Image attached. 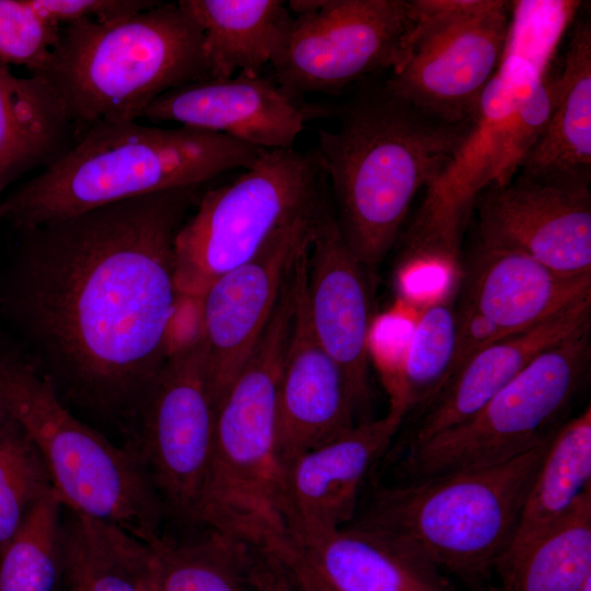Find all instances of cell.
I'll use <instances>...</instances> for the list:
<instances>
[{"mask_svg": "<svg viewBox=\"0 0 591 591\" xmlns=\"http://www.w3.org/2000/svg\"><path fill=\"white\" fill-rule=\"evenodd\" d=\"M200 187L109 204L20 232L0 308L30 363L76 399L137 415L166 362L176 234Z\"/></svg>", "mask_w": 591, "mask_h": 591, "instance_id": "cell-1", "label": "cell"}, {"mask_svg": "<svg viewBox=\"0 0 591 591\" xmlns=\"http://www.w3.org/2000/svg\"><path fill=\"white\" fill-rule=\"evenodd\" d=\"M337 116L336 130H317L315 153L345 243L372 276L398 239L416 194L442 172L471 119H437L383 83L361 90Z\"/></svg>", "mask_w": 591, "mask_h": 591, "instance_id": "cell-2", "label": "cell"}, {"mask_svg": "<svg viewBox=\"0 0 591 591\" xmlns=\"http://www.w3.org/2000/svg\"><path fill=\"white\" fill-rule=\"evenodd\" d=\"M263 151L187 126L97 124L0 201V220L22 232L109 204L200 187L228 171L250 167Z\"/></svg>", "mask_w": 591, "mask_h": 591, "instance_id": "cell-3", "label": "cell"}, {"mask_svg": "<svg viewBox=\"0 0 591 591\" xmlns=\"http://www.w3.org/2000/svg\"><path fill=\"white\" fill-rule=\"evenodd\" d=\"M556 431L491 466L372 483L346 526L395 542L463 579L483 576L509 548Z\"/></svg>", "mask_w": 591, "mask_h": 591, "instance_id": "cell-4", "label": "cell"}, {"mask_svg": "<svg viewBox=\"0 0 591 591\" xmlns=\"http://www.w3.org/2000/svg\"><path fill=\"white\" fill-rule=\"evenodd\" d=\"M44 77L79 135L138 120L159 96L211 78L204 37L178 2L112 21L60 28Z\"/></svg>", "mask_w": 591, "mask_h": 591, "instance_id": "cell-5", "label": "cell"}, {"mask_svg": "<svg viewBox=\"0 0 591 591\" xmlns=\"http://www.w3.org/2000/svg\"><path fill=\"white\" fill-rule=\"evenodd\" d=\"M292 313L289 303H278L217 407L198 510L199 526L274 556L291 546L277 406Z\"/></svg>", "mask_w": 591, "mask_h": 591, "instance_id": "cell-6", "label": "cell"}, {"mask_svg": "<svg viewBox=\"0 0 591 591\" xmlns=\"http://www.w3.org/2000/svg\"><path fill=\"white\" fill-rule=\"evenodd\" d=\"M522 55L505 51L451 159L426 187L405 235L407 265L455 266L461 235L477 197L518 174L541 135L555 95L554 80Z\"/></svg>", "mask_w": 591, "mask_h": 591, "instance_id": "cell-7", "label": "cell"}, {"mask_svg": "<svg viewBox=\"0 0 591 591\" xmlns=\"http://www.w3.org/2000/svg\"><path fill=\"white\" fill-rule=\"evenodd\" d=\"M0 395L40 453L65 509L149 545L162 538L163 506L130 447H116L74 417L51 383L20 358L0 357Z\"/></svg>", "mask_w": 591, "mask_h": 591, "instance_id": "cell-8", "label": "cell"}, {"mask_svg": "<svg viewBox=\"0 0 591 591\" xmlns=\"http://www.w3.org/2000/svg\"><path fill=\"white\" fill-rule=\"evenodd\" d=\"M328 187L316 153L264 150L231 182L200 195L174 243L177 293L201 298L221 275L250 260Z\"/></svg>", "mask_w": 591, "mask_h": 591, "instance_id": "cell-9", "label": "cell"}, {"mask_svg": "<svg viewBox=\"0 0 591 591\" xmlns=\"http://www.w3.org/2000/svg\"><path fill=\"white\" fill-rule=\"evenodd\" d=\"M590 356V328L545 350L468 418L399 449L397 482L487 467L533 448L564 424Z\"/></svg>", "mask_w": 591, "mask_h": 591, "instance_id": "cell-10", "label": "cell"}, {"mask_svg": "<svg viewBox=\"0 0 591 591\" xmlns=\"http://www.w3.org/2000/svg\"><path fill=\"white\" fill-rule=\"evenodd\" d=\"M410 2L413 23L403 57L383 84L437 119L465 123L502 61L511 2Z\"/></svg>", "mask_w": 591, "mask_h": 591, "instance_id": "cell-11", "label": "cell"}, {"mask_svg": "<svg viewBox=\"0 0 591 591\" xmlns=\"http://www.w3.org/2000/svg\"><path fill=\"white\" fill-rule=\"evenodd\" d=\"M288 8L292 18L270 66L296 101L392 71L413 23L410 0H304Z\"/></svg>", "mask_w": 591, "mask_h": 591, "instance_id": "cell-12", "label": "cell"}, {"mask_svg": "<svg viewBox=\"0 0 591 591\" xmlns=\"http://www.w3.org/2000/svg\"><path fill=\"white\" fill-rule=\"evenodd\" d=\"M130 448L141 460L165 517L198 525L216 408L202 341L166 359L138 413Z\"/></svg>", "mask_w": 591, "mask_h": 591, "instance_id": "cell-13", "label": "cell"}, {"mask_svg": "<svg viewBox=\"0 0 591 591\" xmlns=\"http://www.w3.org/2000/svg\"><path fill=\"white\" fill-rule=\"evenodd\" d=\"M324 194L280 227L250 260L217 278L201 297L202 344L216 410L267 327L297 258L309 246Z\"/></svg>", "mask_w": 591, "mask_h": 591, "instance_id": "cell-14", "label": "cell"}, {"mask_svg": "<svg viewBox=\"0 0 591 591\" xmlns=\"http://www.w3.org/2000/svg\"><path fill=\"white\" fill-rule=\"evenodd\" d=\"M328 189L314 218L306 255V304L314 334L340 369L358 422L371 416L370 274L340 233Z\"/></svg>", "mask_w": 591, "mask_h": 591, "instance_id": "cell-15", "label": "cell"}, {"mask_svg": "<svg viewBox=\"0 0 591 591\" xmlns=\"http://www.w3.org/2000/svg\"><path fill=\"white\" fill-rule=\"evenodd\" d=\"M408 414L404 401L391 399L384 416L356 424L287 466L291 546L350 523L368 482Z\"/></svg>", "mask_w": 591, "mask_h": 591, "instance_id": "cell-16", "label": "cell"}, {"mask_svg": "<svg viewBox=\"0 0 591 591\" xmlns=\"http://www.w3.org/2000/svg\"><path fill=\"white\" fill-rule=\"evenodd\" d=\"M479 243L569 276L591 274V192L522 175L477 197Z\"/></svg>", "mask_w": 591, "mask_h": 591, "instance_id": "cell-17", "label": "cell"}, {"mask_svg": "<svg viewBox=\"0 0 591 591\" xmlns=\"http://www.w3.org/2000/svg\"><path fill=\"white\" fill-rule=\"evenodd\" d=\"M308 248L293 266L294 308L278 393L277 442L285 468L358 424L343 373L317 340L310 321Z\"/></svg>", "mask_w": 591, "mask_h": 591, "instance_id": "cell-18", "label": "cell"}, {"mask_svg": "<svg viewBox=\"0 0 591 591\" xmlns=\"http://www.w3.org/2000/svg\"><path fill=\"white\" fill-rule=\"evenodd\" d=\"M143 117L228 136L263 150L293 149L306 111L266 77L237 74L167 91Z\"/></svg>", "mask_w": 591, "mask_h": 591, "instance_id": "cell-19", "label": "cell"}, {"mask_svg": "<svg viewBox=\"0 0 591 591\" xmlns=\"http://www.w3.org/2000/svg\"><path fill=\"white\" fill-rule=\"evenodd\" d=\"M591 297L552 318L518 334L502 337L479 350L421 408L404 443H419L477 412L538 355L590 328Z\"/></svg>", "mask_w": 591, "mask_h": 591, "instance_id": "cell-20", "label": "cell"}, {"mask_svg": "<svg viewBox=\"0 0 591 591\" xmlns=\"http://www.w3.org/2000/svg\"><path fill=\"white\" fill-rule=\"evenodd\" d=\"M591 297V274L569 276L514 251L478 243L463 301L505 337L530 329Z\"/></svg>", "mask_w": 591, "mask_h": 591, "instance_id": "cell-21", "label": "cell"}, {"mask_svg": "<svg viewBox=\"0 0 591 591\" xmlns=\"http://www.w3.org/2000/svg\"><path fill=\"white\" fill-rule=\"evenodd\" d=\"M519 175L569 188L591 181V24L573 26L547 121Z\"/></svg>", "mask_w": 591, "mask_h": 591, "instance_id": "cell-22", "label": "cell"}, {"mask_svg": "<svg viewBox=\"0 0 591 591\" xmlns=\"http://www.w3.org/2000/svg\"><path fill=\"white\" fill-rule=\"evenodd\" d=\"M289 551L335 591H449L438 568L420 555L351 526L305 540Z\"/></svg>", "mask_w": 591, "mask_h": 591, "instance_id": "cell-23", "label": "cell"}, {"mask_svg": "<svg viewBox=\"0 0 591 591\" xmlns=\"http://www.w3.org/2000/svg\"><path fill=\"white\" fill-rule=\"evenodd\" d=\"M79 132L44 77H18L0 63V192L54 163Z\"/></svg>", "mask_w": 591, "mask_h": 591, "instance_id": "cell-24", "label": "cell"}, {"mask_svg": "<svg viewBox=\"0 0 591 591\" xmlns=\"http://www.w3.org/2000/svg\"><path fill=\"white\" fill-rule=\"evenodd\" d=\"M204 37L212 79L262 76L292 18L280 0H179Z\"/></svg>", "mask_w": 591, "mask_h": 591, "instance_id": "cell-25", "label": "cell"}, {"mask_svg": "<svg viewBox=\"0 0 591 591\" xmlns=\"http://www.w3.org/2000/svg\"><path fill=\"white\" fill-rule=\"evenodd\" d=\"M589 488L590 405L556 431L528 491L513 540L500 560L518 554L542 535L563 518Z\"/></svg>", "mask_w": 591, "mask_h": 591, "instance_id": "cell-26", "label": "cell"}, {"mask_svg": "<svg viewBox=\"0 0 591 591\" xmlns=\"http://www.w3.org/2000/svg\"><path fill=\"white\" fill-rule=\"evenodd\" d=\"M495 568L503 591H580L591 579V488L554 525Z\"/></svg>", "mask_w": 591, "mask_h": 591, "instance_id": "cell-27", "label": "cell"}, {"mask_svg": "<svg viewBox=\"0 0 591 591\" xmlns=\"http://www.w3.org/2000/svg\"><path fill=\"white\" fill-rule=\"evenodd\" d=\"M151 545L107 522L69 511L61 591H139Z\"/></svg>", "mask_w": 591, "mask_h": 591, "instance_id": "cell-28", "label": "cell"}, {"mask_svg": "<svg viewBox=\"0 0 591 591\" xmlns=\"http://www.w3.org/2000/svg\"><path fill=\"white\" fill-rule=\"evenodd\" d=\"M161 591H257L250 576V547L216 531L151 545Z\"/></svg>", "mask_w": 591, "mask_h": 591, "instance_id": "cell-29", "label": "cell"}, {"mask_svg": "<svg viewBox=\"0 0 591 591\" xmlns=\"http://www.w3.org/2000/svg\"><path fill=\"white\" fill-rule=\"evenodd\" d=\"M63 506L51 489L0 552V591H61Z\"/></svg>", "mask_w": 591, "mask_h": 591, "instance_id": "cell-30", "label": "cell"}, {"mask_svg": "<svg viewBox=\"0 0 591 591\" xmlns=\"http://www.w3.org/2000/svg\"><path fill=\"white\" fill-rule=\"evenodd\" d=\"M457 314L449 301L427 306L416 321L391 398H402L409 413L425 407L442 389L452 363Z\"/></svg>", "mask_w": 591, "mask_h": 591, "instance_id": "cell-31", "label": "cell"}, {"mask_svg": "<svg viewBox=\"0 0 591 591\" xmlns=\"http://www.w3.org/2000/svg\"><path fill=\"white\" fill-rule=\"evenodd\" d=\"M53 488L37 448L11 416L0 429V552Z\"/></svg>", "mask_w": 591, "mask_h": 591, "instance_id": "cell-32", "label": "cell"}, {"mask_svg": "<svg viewBox=\"0 0 591 591\" xmlns=\"http://www.w3.org/2000/svg\"><path fill=\"white\" fill-rule=\"evenodd\" d=\"M60 28L30 0H0V63L40 74L57 46Z\"/></svg>", "mask_w": 591, "mask_h": 591, "instance_id": "cell-33", "label": "cell"}, {"mask_svg": "<svg viewBox=\"0 0 591 591\" xmlns=\"http://www.w3.org/2000/svg\"><path fill=\"white\" fill-rule=\"evenodd\" d=\"M32 7L44 18L59 26L92 20L101 23L120 20L159 1L151 0H30Z\"/></svg>", "mask_w": 591, "mask_h": 591, "instance_id": "cell-34", "label": "cell"}, {"mask_svg": "<svg viewBox=\"0 0 591 591\" xmlns=\"http://www.w3.org/2000/svg\"><path fill=\"white\" fill-rule=\"evenodd\" d=\"M456 314L457 335L455 350L444 385L479 350L505 337L488 320L464 302L461 303Z\"/></svg>", "mask_w": 591, "mask_h": 591, "instance_id": "cell-35", "label": "cell"}, {"mask_svg": "<svg viewBox=\"0 0 591 591\" xmlns=\"http://www.w3.org/2000/svg\"><path fill=\"white\" fill-rule=\"evenodd\" d=\"M250 576L257 591H296L281 563L266 552L250 548Z\"/></svg>", "mask_w": 591, "mask_h": 591, "instance_id": "cell-36", "label": "cell"}, {"mask_svg": "<svg viewBox=\"0 0 591 591\" xmlns=\"http://www.w3.org/2000/svg\"><path fill=\"white\" fill-rule=\"evenodd\" d=\"M283 566L296 591H335L327 586L296 553L275 556Z\"/></svg>", "mask_w": 591, "mask_h": 591, "instance_id": "cell-37", "label": "cell"}, {"mask_svg": "<svg viewBox=\"0 0 591 591\" xmlns=\"http://www.w3.org/2000/svg\"><path fill=\"white\" fill-rule=\"evenodd\" d=\"M139 591H161L159 580H158L157 569H155L153 549H152L150 563L142 576Z\"/></svg>", "mask_w": 591, "mask_h": 591, "instance_id": "cell-38", "label": "cell"}, {"mask_svg": "<svg viewBox=\"0 0 591 591\" xmlns=\"http://www.w3.org/2000/svg\"><path fill=\"white\" fill-rule=\"evenodd\" d=\"M9 417H10L9 410L4 404L3 398L0 395V429L9 419Z\"/></svg>", "mask_w": 591, "mask_h": 591, "instance_id": "cell-39", "label": "cell"}, {"mask_svg": "<svg viewBox=\"0 0 591 591\" xmlns=\"http://www.w3.org/2000/svg\"><path fill=\"white\" fill-rule=\"evenodd\" d=\"M580 591H591V579H589Z\"/></svg>", "mask_w": 591, "mask_h": 591, "instance_id": "cell-40", "label": "cell"}]
</instances>
